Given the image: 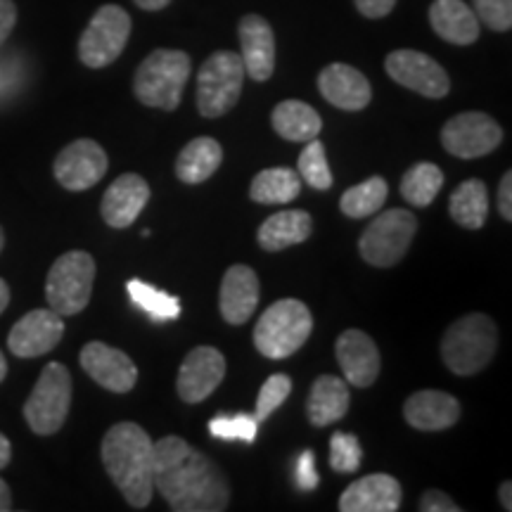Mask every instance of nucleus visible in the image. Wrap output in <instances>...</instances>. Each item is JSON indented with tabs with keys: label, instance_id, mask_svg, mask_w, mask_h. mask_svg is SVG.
<instances>
[{
	"label": "nucleus",
	"instance_id": "obj_19",
	"mask_svg": "<svg viewBox=\"0 0 512 512\" xmlns=\"http://www.w3.org/2000/svg\"><path fill=\"white\" fill-rule=\"evenodd\" d=\"M147 202H150V185L145 178L138 174H124L105 190L100 214L107 226L124 230L136 223Z\"/></svg>",
	"mask_w": 512,
	"mask_h": 512
},
{
	"label": "nucleus",
	"instance_id": "obj_34",
	"mask_svg": "<svg viewBox=\"0 0 512 512\" xmlns=\"http://www.w3.org/2000/svg\"><path fill=\"white\" fill-rule=\"evenodd\" d=\"M297 174L302 181H306L311 188L316 190H330L332 188V171L328 166V155H325V147L318 138L309 140V145L304 147V152L299 155L297 162Z\"/></svg>",
	"mask_w": 512,
	"mask_h": 512
},
{
	"label": "nucleus",
	"instance_id": "obj_22",
	"mask_svg": "<svg viewBox=\"0 0 512 512\" xmlns=\"http://www.w3.org/2000/svg\"><path fill=\"white\" fill-rule=\"evenodd\" d=\"M259 304V275L245 264L230 266L221 280L219 311L228 325H245Z\"/></svg>",
	"mask_w": 512,
	"mask_h": 512
},
{
	"label": "nucleus",
	"instance_id": "obj_41",
	"mask_svg": "<svg viewBox=\"0 0 512 512\" xmlns=\"http://www.w3.org/2000/svg\"><path fill=\"white\" fill-rule=\"evenodd\" d=\"M17 24V5L12 0H0V48L5 46Z\"/></svg>",
	"mask_w": 512,
	"mask_h": 512
},
{
	"label": "nucleus",
	"instance_id": "obj_6",
	"mask_svg": "<svg viewBox=\"0 0 512 512\" xmlns=\"http://www.w3.org/2000/svg\"><path fill=\"white\" fill-rule=\"evenodd\" d=\"M245 83V64L233 50L209 55L197 74V110L202 117L219 119L238 105Z\"/></svg>",
	"mask_w": 512,
	"mask_h": 512
},
{
	"label": "nucleus",
	"instance_id": "obj_31",
	"mask_svg": "<svg viewBox=\"0 0 512 512\" xmlns=\"http://www.w3.org/2000/svg\"><path fill=\"white\" fill-rule=\"evenodd\" d=\"M444 188V171L432 162H418L403 174L401 197L413 207H430Z\"/></svg>",
	"mask_w": 512,
	"mask_h": 512
},
{
	"label": "nucleus",
	"instance_id": "obj_35",
	"mask_svg": "<svg viewBox=\"0 0 512 512\" xmlns=\"http://www.w3.org/2000/svg\"><path fill=\"white\" fill-rule=\"evenodd\" d=\"M211 437L223 441H245V444H254L256 434H259V422L254 415H219L209 422Z\"/></svg>",
	"mask_w": 512,
	"mask_h": 512
},
{
	"label": "nucleus",
	"instance_id": "obj_45",
	"mask_svg": "<svg viewBox=\"0 0 512 512\" xmlns=\"http://www.w3.org/2000/svg\"><path fill=\"white\" fill-rule=\"evenodd\" d=\"M10 458H12L10 439L5 437V434H0V470H3L5 465H10Z\"/></svg>",
	"mask_w": 512,
	"mask_h": 512
},
{
	"label": "nucleus",
	"instance_id": "obj_10",
	"mask_svg": "<svg viewBox=\"0 0 512 512\" xmlns=\"http://www.w3.org/2000/svg\"><path fill=\"white\" fill-rule=\"evenodd\" d=\"M131 36V17L119 5H102L79 38V60L91 69L110 67L124 53Z\"/></svg>",
	"mask_w": 512,
	"mask_h": 512
},
{
	"label": "nucleus",
	"instance_id": "obj_13",
	"mask_svg": "<svg viewBox=\"0 0 512 512\" xmlns=\"http://www.w3.org/2000/svg\"><path fill=\"white\" fill-rule=\"evenodd\" d=\"M110 169V159L100 143L91 138H79L69 143L55 159V178L62 188L72 192L91 190L105 178Z\"/></svg>",
	"mask_w": 512,
	"mask_h": 512
},
{
	"label": "nucleus",
	"instance_id": "obj_4",
	"mask_svg": "<svg viewBox=\"0 0 512 512\" xmlns=\"http://www.w3.org/2000/svg\"><path fill=\"white\" fill-rule=\"evenodd\" d=\"M192 60L183 50L159 48L143 60L136 69L133 93L138 102L155 110L174 112L181 105L183 88L190 79Z\"/></svg>",
	"mask_w": 512,
	"mask_h": 512
},
{
	"label": "nucleus",
	"instance_id": "obj_38",
	"mask_svg": "<svg viewBox=\"0 0 512 512\" xmlns=\"http://www.w3.org/2000/svg\"><path fill=\"white\" fill-rule=\"evenodd\" d=\"M479 22L491 31L512 29V0H472Z\"/></svg>",
	"mask_w": 512,
	"mask_h": 512
},
{
	"label": "nucleus",
	"instance_id": "obj_36",
	"mask_svg": "<svg viewBox=\"0 0 512 512\" xmlns=\"http://www.w3.org/2000/svg\"><path fill=\"white\" fill-rule=\"evenodd\" d=\"M363 448L354 434L335 432L330 439V465L339 475H351L361 467Z\"/></svg>",
	"mask_w": 512,
	"mask_h": 512
},
{
	"label": "nucleus",
	"instance_id": "obj_44",
	"mask_svg": "<svg viewBox=\"0 0 512 512\" xmlns=\"http://www.w3.org/2000/svg\"><path fill=\"white\" fill-rule=\"evenodd\" d=\"M498 501H501L503 510H512V482H503L498 486Z\"/></svg>",
	"mask_w": 512,
	"mask_h": 512
},
{
	"label": "nucleus",
	"instance_id": "obj_32",
	"mask_svg": "<svg viewBox=\"0 0 512 512\" xmlns=\"http://www.w3.org/2000/svg\"><path fill=\"white\" fill-rule=\"evenodd\" d=\"M389 195V185L382 176H370L363 183L354 185L342 195L339 209L347 219H368L384 207Z\"/></svg>",
	"mask_w": 512,
	"mask_h": 512
},
{
	"label": "nucleus",
	"instance_id": "obj_14",
	"mask_svg": "<svg viewBox=\"0 0 512 512\" xmlns=\"http://www.w3.org/2000/svg\"><path fill=\"white\" fill-rule=\"evenodd\" d=\"M226 377V358L214 347H195L188 351L178 368L176 392L185 403H202L219 389Z\"/></svg>",
	"mask_w": 512,
	"mask_h": 512
},
{
	"label": "nucleus",
	"instance_id": "obj_26",
	"mask_svg": "<svg viewBox=\"0 0 512 512\" xmlns=\"http://www.w3.org/2000/svg\"><path fill=\"white\" fill-rule=\"evenodd\" d=\"M313 233V219L309 211L292 209V211H278V214L268 216L261 223L256 240L264 252H283V249L292 245H302L311 238Z\"/></svg>",
	"mask_w": 512,
	"mask_h": 512
},
{
	"label": "nucleus",
	"instance_id": "obj_28",
	"mask_svg": "<svg viewBox=\"0 0 512 512\" xmlns=\"http://www.w3.org/2000/svg\"><path fill=\"white\" fill-rule=\"evenodd\" d=\"M273 131L290 143H309L323 131V119L302 100H283L271 114Z\"/></svg>",
	"mask_w": 512,
	"mask_h": 512
},
{
	"label": "nucleus",
	"instance_id": "obj_20",
	"mask_svg": "<svg viewBox=\"0 0 512 512\" xmlns=\"http://www.w3.org/2000/svg\"><path fill=\"white\" fill-rule=\"evenodd\" d=\"M242 64L252 81L264 83L275 69V36L271 24L261 15H245L238 24Z\"/></svg>",
	"mask_w": 512,
	"mask_h": 512
},
{
	"label": "nucleus",
	"instance_id": "obj_37",
	"mask_svg": "<svg viewBox=\"0 0 512 512\" xmlns=\"http://www.w3.org/2000/svg\"><path fill=\"white\" fill-rule=\"evenodd\" d=\"M292 392V380L290 375H271L268 380L264 382V387H261L259 392V399H256V411H254V420L259 422H266L271 415L278 411L280 406L287 401V396Z\"/></svg>",
	"mask_w": 512,
	"mask_h": 512
},
{
	"label": "nucleus",
	"instance_id": "obj_33",
	"mask_svg": "<svg viewBox=\"0 0 512 512\" xmlns=\"http://www.w3.org/2000/svg\"><path fill=\"white\" fill-rule=\"evenodd\" d=\"M128 297L131 302L143 309L147 316L155 318V320H176L181 316V302L171 294H166L157 287L143 283V280H128L126 285Z\"/></svg>",
	"mask_w": 512,
	"mask_h": 512
},
{
	"label": "nucleus",
	"instance_id": "obj_27",
	"mask_svg": "<svg viewBox=\"0 0 512 512\" xmlns=\"http://www.w3.org/2000/svg\"><path fill=\"white\" fill-rule=\"evenodd\" d=\"M221 162L223 147L219 145V140L200 136L190 140V143L181 150V155L176 159V176L178 181L188 185H200L204 181H209V178L219 171Z\"/></svg>",
	"mask_w": 512,
	"mask_h": 512
},
{
	"label": "nucleus",
	"instance_id": "obj_23",
	"mask_svg": "<svg viewBox=\"0 0 512 512\" xmlns=\"http://www.w3.org/2000/svg\"><path fill=\"white\" fill-rule=\"evenodd\" d=\"M403 418L413 430L420 432H444L460 420V403L456 396L437 392V389H422L403 403Z\"/></svg>",
	"mask_w": 512,
	"mask_h": 512
},
{
	"label": "nucleus",
	"instance_id": "obj_2",
	"mask_svg": "<svg viewBox=\"0 0 512 512\" xmlns=\"http://www.w3.org/2000/svg\"><path fill=\"white\" fill-rule=\"evenodd\" d=\"M100 458L107 475L131 508L143 510L152 501V463H155V441L136 422H117L105 434Z\"/></svg>",
	"mask_w": 512,
	"mask_h": 512
},
{
	"label": "nucleus",
	"instance_id": "obj_42",
	"mask_svg": "<svg viewBox=\"0 0 512 512\" xmlns=\"http://www.w3.org/2000/svg\"><path fill=\"white\" fill-rule=\"evenodd\" d=\"M354 3L363 17L380 19V17H387L389 12L394 10L396 0H354Z\"/></svg>",
	"mask_w": 512,
	"mask_h": 512
},
{
	"label": "nucleus",
	"instance_id": "obj_30",
	"mask_svg": "<svg viewBox=\"0 0 512 512\" xmlns=\"http://www.w3.org/2000/svg\"><path fill=\"white\" fill-rule=\"evenodd\" d=\"M299 192H302V178L287 166L264 169L249 185V197L259 204H287L297 200Z\"/></svg>",
	"mask_w": 512,
	"mask_h": 512
},
{
	"label": "nucleus",
	"instance_id": "obj_15",
	"mask_svg": "<svg viewBox=\"0 0 512 512\" xmlns=\"http://www.w3.org/2000/svg\"><path fill=\"white\" fill-rule=\"evenodd\" d=\"M86 375L114 394H128L138 382V368L131 356L105 342H88L79 356Z\"/></svg>",
	"mask_w": 512,
	"mask_h": 512
},
{
	"label": "nucleus",
	"instance_id": "obj_24",
	"mask_svg": "<svg viewBox=\"0 0 512 512\" xmlns=\"http://www.w3.org/2000/svg\"><path fill=\"white\" fill-rule=\"evenodd\" d=\"M430 24L434 34L453 46H472L479 38L477 12L465 0H434L430 5Z\"/></svg>",
	"mask_w": 512,
	"mask_h": 512
},
{
	"label": "nucleus",
	"instance_id": "obj_11",
	"mask_svg": "<svg viewBox=\"0 0 512 512\" xmlns=\"http://www.w3.org/2000/svg\"><path fill=\"white\" fill-rule=\"evenodd\" d=\"M503 143V128L484 112H463L448 119L441 128V145L458 159H479L491 155Z\"/></svg>",
	"mask_w": 512,
	"mask_h": 512
},
{
	"label": "nucleus",
	"instance_id": "obj_12",
	"mask_svg": "<svg viewBox=\"0 0 512 512\" xmlns=\"http://www.w3.org/2000/svg\"><path fill=\"white\" fill-rule=\"evenodd\" d=\"M384 69L399 86L422 95V98L441 100L451 93V79H448L446 69L420 50H394L384 60Z\"/></svg>",
	"mask_w": 512,
	"mask_h": 512
},
{
	"label": "nucleus",
	"instance_id": "obj_9",
	"mask_svg": "<svg viewBox=\"0 0 512 512\" xmlns=\"http://www.w3.org/2000/svg\"><path fill=\"white\" fill-rule=\"evenodd\" d=\"M415 233H418V219L411 211L389 209L363 230L361 240H358V252L370 266L392 268L408 254Z\"/></svg>",
	"mask_w": 512,
	"mask_h": 512
},
{
	"label": "nucleus",
	"instance_id": "obj_21",
	"mask_svg": "<svg viewBox=\"0 0 512 512\" xmlns=\"http://www.w3.org/2000/svg\"><path fill=\"white\" fill-rule=\"evenodd\" d=\"M403 489L399 479L392 475H368L356 479L339 496L342 512H396L401 508Z\"/></svg>",
	"mask_w": 512,
	"mask_h": 512
},
{
	"label": "nucleus",
	"instance_id": "obj_48",
	"mask_svg": "<svg viewBox=\"0 0 512 512\" xmlns=\"http://www.w3.org/2000/svg\"><path fill=\"white\" fill-rule=\"evenodd\" d=\"M8 304H10V287L3 278H0V313L8 309Z\"/></svg>",
	"mask_w": 512,
	"mask_h": 512
},
{
	"label": "nucleus",
	"instance_id": "obj_47",
	"mask_svg": "<svg viewBox=\"0 0 512 512\" xmlns=\"http://www.w3.org/2000/svg\"><path fill=\"white\" fill-rule=\"evenodd\" d=\"M12 510V494H10V486L0 479V512H8Z\"/></svg>",
	"mask_w": 512,
	"mask_h": 512
},
{
	"label": "nucleus",
	"instance_id": "obj_40",
	"mask_svg": "<svg viewBox=\"0 0 512 512\" xmlns=\"http://www.w3.org/2000/svg\"><path fill=\"white\" fill-rule=\"evenodd\" d=\"M297 484L304 491H311L318 486V472H316V453L304 451L297 460Z\"/></svg>",
	"mask_w": 512,
	"mask_h": 512
},
{
	"label": "nucleus",
	"instance_id": "obj_29",
	"mask_svg": "<svg viewBox=\"0 0 512 512\" xmlns=\"http://www.w3.org/2000/svg\"><path fill=\"white\" fill-rule=\"evenodd\" d=\"M451 219L467 230H479L489 216V190L479 178L460 183L448 202Z\"/></svg>",
	"mask_w": 512,
	"mask_h": 512
},
{
	"label": "nucleus",
	"instance_id": "obj_17",
	"mask_svg": "<svg viewBox=\"0 0 512 512\" xmlns=\"http://www.w3.org/2000/svg\"><path fill=\"white\" fill-rule=\"evenodd\" d=\"M335 356L351 387L366 389L370 384H375L377 377H380V351H377L373 337L366 335L363 330H344L342 335L337 337Z\"/></svg>",
	"mask_w": 512,
	"mask_h": 512
},
{
	"label": "nucleus",
	"instance_id": "obj_49",
	"mask_svg": "<svg viewBox=\"0 0 512 512\" xmlns=\"http://www.w3.org/2000/svg\"><path fill=\"white\" fill-rule=\"evenodd\" d=\"M5 375H8V361H5L3 351H0V382L5 380Z\"/></svg>",
	"mask_w": 512,
	"mask_h": 512
},
{
	"label": "nucleus",
	"instance_id": "obj_25",
	"mask_svg": "<svg viewBox=\"0 0 512 512\" xmlns=\"http://www.w3.org/2000/svg\"><path fill=\"white\" fill-rule=\"evenodd\" d=\"M349 406V382L335 375H320L306 399V418L313 427H328L342 420L349 413Z\"/></svg>",
	"mask_w": 512,
	"mask_h": 512
},
{
	"label": "nucleus",
	"instance_id": "obj_39",
	"mask_svg": "<svg viewBox=\"0 0 512 512\" xmlns=\"http://www.w3.org/2000/svg\"><path fill=\"white\" fill-rule=\"evenodd\" d=\"M460 510L463 508H460L451 496H446L444 491L430 489L420 498V512H460Z\"/></svg>",
	"mask_w": 512,
	"mask_h": 512
},
{
	"label": "nucleus",
	"instance_id": "obj_16",
	"mask_svg": "<svg viewBox=\"0 0 512 512\" xmlns=\"http://www.w3.org/2000/svg\"><path fill=\"white\" fill-rule=\"evenodd\" d=\"M64 335V320L53 309H34L12 325L8 347L17 358H38L53 351Z\"/></svg>",
	"mask_w": 512,
	"mask_h": 512
},
{
	"label": "nucleus",
	"instance_id": "obj_7",
	"mask_svg": "<svg viewBox=\"0 0 512 512\" xmlns=\"http://www.w3.org/2000/svg\"><path fill=\"white\" fill-rule=\"evenodd\" d=\"M95 259L88 252L74 249L57 256L46 280V299L50 309L60 316H76L91 304L95 283Z\"/></svg>",
	"mask_w": 512,
	"mask_h": 512
},
{
	"label": "nucleus",
	"instance_id": "obj_1",
	"mask_svg": "<svg viewBox=\"0 0 512 512\" xmlns=\"http://www.w3.org/2000/svg\"><path fill=\"white\" fill-rule=\"evenodd\" d=\"M152 482L174 512L228 510L230 484L221 467L174 434L155 444Z\"/></svg>",
	"mask_w": 512,
	"mask_h": 512
},
{
	"label": "nucleus",
	"instance_id": "obj_18",
	"mask_svg": "<svg viewBox=\"0 0 512 512\" xmlns=\"http://www.w3.org/2000/svg\"><path fill=\"white\" fill-rule=\"evenodd\" d=\"M318 91L332 107L344 112L366 110L373 100L370 81L356 67L344 62H332L318 74Z\"/></svg>",
	"mask_w": 512,
	"mask_h": 512
},
{
	"label": "nucleus",
	"instance_id": "obj_43",
	"mask_svg": "<svg viewBox=\"0 0 512 512\" xmlns=\"http://www.w3.org/2000/svg\"><path fill=\"white\" fill-rule=\"evenodd\" d=\"M498 211L505 221H512V171H505L498 183Z\"/></svg>",
	"mask_w": 512,
	"mask_h": 512
},
{
	"label": "nucleus",
	"instance_id": "obj_5",
	"mask_svg": "<svg viewBox=\"0 0 512 512\" xmlns=\"http://www.w3.org/2000/svg\"><path fill=\"white\" fill-rule=\"evenodd\" d=\"M313 332V313L299 299H280L256 320L254 347L261 356L283 361L306 344Z\"/></svg>",
	"mask_w": 512,
	"mask_h": 512
},
{
	"label": "nucleus",
	"instance_id": "obj_50",
	"mask_svg": "<svg viewBox=\"0 0 512 512\" xmlns=\"http://www.w3.org/2000/svg\"><path fill=\"white\" fill-rule=\"evenodd\" d=\"M3 247H5V233L3 228H0V252H3Z\"/></svg>",
	"mask_w": 512,
	"mask_h": 512
},
{
	"label": "nucleus",
	"instance_id": "obj_3",
	"mask_svg": "<svg viewBox=\"0 0 512 512\" xmlns=\"http://www.w3.org/2000/svg\"><path fill=\"white\" fill-rule=\"evenodd\" d=\"M498 349V328L486 313L458 318L441 339V361L453 375H477L491 363Z\"/></svg>",
	"mask_w": 512,
	"mask_h": 512
},
{
	"label": "nucleus",
	"instance_id": "obj_46",
	"mask_svg": "<svg viewBox=\"0 0 512 512\" xmlns=\"http://www.w3.org/2000/svg\"><path fill=\"white\" fill-rule=\"evenodd\" d=\"M133 3H136L140 10H147V12H157V10H164L166 5L171 3V0H133Z\"/></svg>",
	"mask_w": 512,
	"mask_h": 512
},
{
	"label": "nucleus",
	"instance_id": "obj_8",
	"mask_svg": "<svg viewBox=\"0 0 512 512\" xmlns=\"http://www.w3.org/2000/svg\"><path fill=\"white\" fill-rule=\"evenodd\" d=\"M72 406V375L62 363H48L38 377L34 392L24 403V420L31 432L50 437L60 432Z\"/></svg>",
	"mask_w": 512,
	"mask_h": 512
}]
</instances>
